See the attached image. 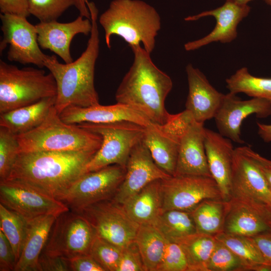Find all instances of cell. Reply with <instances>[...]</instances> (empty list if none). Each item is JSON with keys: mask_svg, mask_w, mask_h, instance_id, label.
<instances>
[{"mask_svg": "<svg viewBox=\"0 0 271 271\" xmlns=\"http://www.w3.org/2000/svg\"><path fill=\"white\" fill-rule=\"evenodd\" d=\"M96 152L20 153L7 179L27 185L60 200L83 174L85 166Z\"/></svg>", "mask_w": 271, "mask_h": 271, "instance_id": "6da1fadb", "label": "cell"}, {"mask_svg": "<svg viewBox=\"0 0 271 271\" xmlns=\"http://www.w3.org/2000/svg\"><path fill=\"white\" fill-rule=\"evenodd\" d=\"M88 8L92 29L85 51L69 63H60L55 55H47L44 61V67L56 81L57 95L54 107L59 114L70 106L86 107L99 104L94 86L95 67L100 44L98 11L92 2L88 3Z\"/></svg>", "mask_w": 271, "mask_h": 271, "instance_id": "7a4b0ae2", "label": "cell"}, {"mask_svg": "<svg viewBox=\"0 0 271 271\" xmlns=\"http://www.w3.org/2000/svg\"><path fill=\"white\" fill-rule=\"evenodd\" d=\"M130 48L133 61L116 90V103L128 105L152 122L163 125L170 115L165 101L172 89V80L156 66L151 54L141 45Z\"/></svg>", "mask_w": 271, "mask_h": 271, "instance_id": "3957f363", "label": "cell"}, {"mask_svg": "<svg viewBox=\"0 0 271 271\" xmlns=\"http://www.w3.org/2000/svg\"><path fill=\"white\" fill-rule=\"evenodd\" d=\"M98 21L104 30L108 48L111 36L117 35L130 47L142 43L150 54L155 47L156 37L161 28L157 11L142 0H113Z\"/></svg>", "mask_w": 271, "mask_h": 271, "instance_id": "277c9868", "label": "cell"}, {"mask_svg": "<svg viewBox=\"0 0 271 271\" xmlns=\"http://www.w3.org/2000/svg\"><path fill=\"white\" fill-rule=\"evenodd\" d=\"M19 153L39 151H95L102 139L96 133L61 119L53 106L44 121L26 133L16 135Z\"/></svg>", "mask_w": 271, "mask_h": 271, "instance_id": "5b68a950", "label": "cell"}, {"mask_svg": "<svg viewBox=\"0 0 271 271\" xmlns=\"http://www.w3.org/2000/svg\"><path fill=\"white\" fill-rule=\"evenodd\" d=\"M56 95L50 72L30 67L20 69L0 60V114Z\"/></svg>", "mask_w": 271, "mask_h": 271, "instance_id": "8992f818", "label": "cell"}, {"mask_svg": "<svg viewBox=\"0 0 271 271\" xmlns=\"http://www.w3.org/2000/svg\"><path fill=\"white\" fill-rule=\"evenodd\" d=\"M78 125L99 134L102 139L100 148L85 166L83 174L114 164L125 168L131 150L142 141L145 129V126L125 120Z\"/></svg>", "mask_w": 271, "mask_h": 271, "instance_id": "52a82bcc", "label": "cell"}, {"mask_svg": "<svg viewBox=\"0 0 271 271\" xmlns=\"http://www.w3.org/2000/svg\"><path fill=\"white\" fill-rule=\"evenodd\" d=\"M96 235L84 216L69 209L56 217L42 252L68 259L89 254Z\"/></svg>", "mask_w": 271, "mask_h": 271, "instance_id": "ba28073f", "label": "cell"}, {"mask_svg": "<svg viewBox=\"0 0 271 271\" xmlns=\"http://www.w3.org/2000/svg\"><path fill=\"white\" fill-rule=\"evenodd\" d=\"M125 167L111 165L80 176L60 201L77 212L92 204L110 200L122 182Z\"/></svg>", "mask_w": 271, "mask_h": 271, "instance_id": "9c48e42d", "label": "cell"}, {"mask_svg": "<svg viewBox=\"0 0 271 271\" xmlns=\"http://www.w3.org/2000/svg\"><path fill=\"white\" fill-rule=\"evenodd\" d=\"M161 185L162 211L171 209L190 211L204 200L223 199L217 183L211 176H170L162 179Z\"/></svg>", "mask_w": 271, "mask_h": 271, "instance_id": "30bf717a", "label": "cell"}, {"mask_svg": "<svg viewBox=\"0 0 271 271\" xmlns=\"http://www.w3.org/2000/svg\"><path fill=\"white\" fill-rule=\"evenodd\" d=\"M1 30L3 34L0 51L9 46L7 59L22 64H34L39 68L44 67L48 55L41 50L38 42L35 25L26 18L1 14Z\"/></svg>", "mask_w": 271, "mask_h": 271, "instance_id": "8fae6325", "label": "cell"}, {"mask_svg": "<svg viewBox=\"0 0 271 271\" xmlns=\"http://www.w3.org/2000/svg\"><path fill=\"white\" fill-rule=\"evenodd\" d=\"M106 200L77 211L94 228L97 235L123 249L135 240L140 225L131 220L122 206Z\"/></svg>", "mask_w": 271, "mask_h": 271, "instance_id": "7c38bea8", "label": "cell"}, {"mask_svg": "<svg viewBox=\"0 0 271 271\" xmlns=\"http://www.w3.org/2000/svg\"><path fill=\"white\" fill-rule=\"evenodd\" d=\"M0 203L28 220L43 215L57 217L69 210L62 201L8 179L0 181Z\"/></svg>", "mask_w": 271, "mask_h": 271, "instance_id": "4fadbf2b", "label": "cell"}, {"mask_svg": "<svg viewBox=\"0 0 271 271\" xmlns=\"http://www.w3.org/2000/svg\"><path fill=\"white\" fill-rule=\"evenodd\" d=\"M231 198L266 205L271 203V190L258 166L247 152L246 146L235 148Z\"/></svg>", "mask_w": 271, "mask_h": 271, "instance_id": "5bb4252c", "label": "cell"}, {"mask_svg": "<svg viewBox=\"0 0 271 271\" xmlns=\"http://www.w3.org/2000/svg\"><path fill=\"white\" fill-rule=\"evenodd\" d=\"M252 114L258 118L271 115V102L259 98L243 100L229 92L224 94L214 118L219 133L242 144L244 142L241 138V124L244 119Z\"/></svg>", "mask_w": 271, "mask_h": 271, "instance_id": "9a60e30c", "label": "cell"}, {"mask_svg": "<svg viewBox=\"0 0 271 271\" xmlns=\"http://www.w3.org/2000/svg\"><path fill=\"white\" fill-rule=\"evenodd\" d=\"M125 169L124 179L111 200L120 205L150 183L172 176L156 164L142 141L131 150Z\"/></svg>", "mask_w": 271, "mask_h": 271, "instance_id": "2e32d148", "label": "cell"}, {"mask_svg": "<svg viewBox=\"0 0 271 271\" xmlns=\"http://www.w3.org/2000/svg\"><path fill=\"white\" fill-rule=\"evenodd\" d=\"M250 9L248 5H239L225 1L223 5L216 9L186 17L184 19L186 21H194L211 16L215 18L216 23L212 31L205 37L185 43V50H197L213 42L227 43L232 42L237 38L238 25L248 15Z\"/></svg>", "mask_w": 271, "mask_h": 271, "instance_id": "e0dca14e", "label": "cell"}, {"mask_svg": "<svg viewBox=\"0 0 271 271\" xmlns=\"http://www.w3.org/2000/svg\"><path fill=\"white\" fill-rule=\"evenodd\" d=\"M269 231L271 216L267 205L235 198L228 201L223 232L250 237Z\"/></svg>", "mask_w": 271, "mask_h": 271, "instance_id": "ac0fdd59", "label": "cell"}, {"mask_svg": "<svg viewBox=\"0 0 271 271\" xmlns=\"http://www.w3.org/2000/svg\"><path fill=\"white\" fill-rule=\"evenodd\" d=\"M35 26L40 48L54 52L65 63L73 61L70 53V45L73 38L79 34L87 36L92 29L91 20L80 15L68 23H60L57 21L40 22Z\"/></svg>", "mask_w": 271, "mask_h": 271, "instance_id": "d6986e66", "label": "cell"}, {"mask_svg": "<svg viewBox=\"0 0 271 271\" xmlns=\"http://www.w3.org/2000/svg\"><path fill=\"white\" fill-rule=\"evenodd\" d=\"M186 71L188 84L186 109L191 113L196 121L204 123L215 117L224 94L217 90L192 64L187 65Z\"/></svg>", "mask_w": 271, "mask_h": 271, "instance_id": "ffe728a7", "label": "cell"}, {"mask_svg": "<svg viewBox=\"0 0 271 271\" xmlns=\"http://www.w3.org/2000/svg\"><path fill=\"white\" fill-rule=\"evenodd\" d=\"M231 140L205 128L204 146L210 172L223 199L231 198V179L235 148Z\"/></svg>", "mask_w": 271, "mask_h": 271, "instance_id": "44dd1931", "label": "cell"}, {"mask_svg": "<svg viewBox=\"0 0 271 271\" xmlns=\"http://www.w3.org/2000/svg\"><path fill=\"white\" fill-rule=\"evenodd\" d=\"M60 115L64 122L75 124L83 122L109 123L125 120L147 126L152 122L139 111L118 103L110 105L98 104L86 107L70 106L64 109Z\"/></svg>", "mask_w": 271, "mask_h": 271, "instance_id": "7402d4cb", "label": "cell"}, {"mask_svg": "<svg viewBox=\"0 0 271 271\" xmlns=\"http://www.w3.org/2000/svg\"><path fill=\"white\" fill-rule=\"evenodd\" d=\"M205 129L204 123L195 120L181 137L174 176L212 177L204 146Z\"/></svg>", "mask_w": 271, "mask_h": 271, "instance_id": "603a6c76", "label": "cell"}, {"mask_svg": "<svg viewBox=\"0 0 271 271\" xmlns=\"http://www.w3.org/2000/svg\"><path fill=\"white\" fill-rule=\"evenodd\" d=\"M56 217L54 215H48L28 220L23 250L15 271H40L39 257L45 247Z\"/></svg>", "mask_w": 271, "mask_h": 271, "instance_id": "cb8c5ba5", "label": "cell"}, {"mask_svg": "<svg viewBox=\"0 0 271 271\" xmlns=\"http://www.w3.org/2000/svg\"><path fill=\"white\" fill-rule=\"evenodd\" d=\"M180 139L164 131L153 122L145 126L142 142L156 164L170 176L176 171Z\"/></svg>", "mask_w": 271, "mask_h": 271, "instance_id": "d4e9b609", "label": "cell"}, {"mask_svg": "<svg viewBox=\"0 0 271 271\" xmlns=\"http://www.w3.org/2000/svg\"><path fill=\"white\" fill-rule=\"evenodd\" d=\"M161 180L150 183L121 205L127 215L139 225H153L162 212Z\"/></svg>", "mask_w": 271, "mask_h": 271, "instance_id": "484cf974", "label": "cell"}, {"mask_svg": "<svg viewBox=\"0 0 271 271\" xmlns=\"http://www.w3.org/2000/svg\"><path fill=\"white\" fill-rule=\"evenodd\" d=\"M56 96L0 114V126L16 135L26 133L40 125L54 106Z\"/></svg>", "mask_w": 271, "mask_h": 271, "instance_id": "4316f807", "label": "cell"}, {"mask_svg": "<svg viewBox=\"0 0 271 271\" xmlns=\"http://www.w3.org/2000/svg\"><path fill=\"white\" fill-rule=\"evenodd\" d=\"M228 201L206 199L190 212L197 233L215 235L223 231Z\"/></svg>", "mask_w": 271, "mask_h": 271, "instance_id": "83f0119b", "label": "cell"}, {"mask_svg": "<svg viewBox=\"0 0 271 271\" xmlns=\"http://www.w3.org/2000/svg\"><path fill=\"white\" fill-rule=\"evenodd\" d=\"M145 271H158L168 240L152 224L140 225L136 238Z\"/></svg>", "mask_w": 271, "mask_h": 271, "instance_id": "f1b7e54d", "label": "cell"}, {"mask_svg": "<svg viewBox=\"0 0 271 271\" xmlns=\"http://www.w3.org/2000/svg\"><path fill=\"white\" fill-rule=\"evenodd\" d=\"M153 225L168 241L176 243L197 232L190 212L184 210L163 211Z\"/></svg>", "mask_w": 271, "mask_h": 271, "instance_id": "f546056e", "label": "cell"}, {"mask_svg": "<svg viewBox=\"0 0 271 271\" xmlns=\"http://www.w3.org/2000/svg\"><path fill=\"white\" fill-rule=\"evenodd\" d=\"M216 243L214 235L197 232L177 243L185 254L188 271H207V264Z\"/></svg>", "mask_w": 271, "mask_h": 271, "instance_id": "4dcf8cb0", "label": "cell"}, {"mask_svg": "<svg viewBox=\"0 0 271 271\" xmlns=\"http://www.w3.org/2000/svg\"><path fill=\"white\" fill-rule=\"evenodd\" d=\"M226 83L230 93H243L252 98H262L271 102V78L254 76L246 67L237 70L226 79Z\"/></svg>", "mask_w": 271, "mask_h": 271, "instance_id": "1f68e13d", "label": "cell"}, {"mask_svg": "<svg viewBox=\"0 0 271 271\" xmlns=\"http://www.w3.org/2000/svg\"><path fill=\"white\" fill-rule=\"evenodd\" d=\"M28 225V219L0 203V230L11 243L17 262L23 250Z\"/></svg>", "mask_w": 271, "mask_h": 271, "instance_id": "d6a6232c", "label": "cell"}, {"mask_svg": "<svg viewBox=\"0 0 271 271\" xmlns=\"http://www.w3.org/2000/svg\"><path fill=\"white\" fill-rule=\"evenodd\" d=\"M215 238L230 248L244 263L247 270H254L257 266L266 264L258 249L248 237L223 232Z\"/></svg>", "mask_w": 271, "mask_h": 271, "instance_id": "836d02e7", "label": "cell"}, {"mask_svg": "<svg viewBox=\"0 0 271 271\" xmlns=\"http://www.w3.org/2000/svg\"><path fill=\"white\" fill-rule=\"evenodd\" d=\"M245 271L242 261L226 245L216 239L207 264V271Z\"/></svg>", "mask_w": 271, "mask_h": 271, "instance_id": "e575fe53", "label": "cell"}, {"mask_svg": "<svg viewBox=\"0 0 271 271\" xmlns=\"http://www.w3.org/2000/svg\"><path fill=\"white\" fill-rule=\"evenodd\" d=\"M122 249L96 235L89 254L105 271H117Z\"/></svg>", "mask_w": 271, "mask_h": 271, "instance_id": "d590c367", "label": "cell"}, {"mask_svg": "<svg viewBox=\"0 0 271 271\" xmlns=\"http://www.w3.org/2000/svg\"><path fill=\"white\" fill-rule=\"evenodd\" d=\"M29 12L40 22L57 21L75 0H28Z\"/></svg>", "mask_w": 271, "mask_h": 271, "instance_id": "8d00e7d4", "label": "cell"}, {"mask_svg": "<svg viewBox=\"0 0 271 271\" xmlns=\"http://www.w3.org/2000/svg\"><path fill=\"white\" fill-rule=\"evenodd\" d=\"M19 154L16 134L0 126V181L9 177Z\"/></svg>", "mask_w": 271, "mask_h": 271, "instance_id": "74e56055", "label": "cell"}, {"mask_svg": "<svg viewBox=\"0 0 271 271\" xmlns=\"http://www.w3.org/2000/svg\"><path fill=\"white\" fill-rule=\"evenodd\" d=\"M158 271H188L185 254L178 243L168 241Z\"/></svg>", "mask_w": 271, "mask_h": 271, "instance_id": "f35d334b", "label": "cell"}, {"mask_svg": "<svg viewBox=\"0 0 271 271\" xmlns=\"http://www.w3.org/2000/svg\"><path fill=\"white\" fill-rule=\"evenodd\" d=\"M117 271H145L142 256L135 240L122 249Z\"/></svg>", "mask_w": 271, "mask_h": 271, "instance_id": "ab89813d", "label": "cell"}, {"mask_svg": "<svg viewBox=\"0 0 271 271\" xmlns=\"http://www.w3.org/2000/svg\"><path fill=\"white\" fill-rule=\"evenodd\" d=\"M195 119L191 113L187 109L175 114H170L162 129L168 133L181 139Z\"/></svg>", "mask_w": 271, "mask_h": 271, "instance_id": "60d3db41", "label": "cell"}, {"mask_svg": "<svg viewBox=\"0 0 271 271\" xmlns=\"http://www.w3.org/2000/svg\"><path fill=\"white\" fill-rule=\"evenodd\" d=\"M17 260L13 248L0 230V270L15 271Z\"/></svg>", "mask_w": 271, "mask_h": 271, "instance_id": "b9f144b4", "label": "cell"}, {"mask_svg": "<svg viewBox=\"0 0 271 271\" xmlns=\"http://www.w3.org/2000/svg\"><path fill=\"white\" fill-rule=\"evenodd\" d=\"M40 271H69L68 259L42 252L39 259Z\"/></svg>", "mask_w": 271, "mask_h": 271, "instance_id": "7bdbcfd3", "label": "cell"}, {"mask_svg": "<svg viewBox=\"0 0 271 271\" xmlns=\"http://www.w3.org/2000/svg\"><path fill=\"white\" fill-rule=\"evenodd\" d=\"M0 11L26 18L30 15L28 0H0Z\"/></svg>", "mask_w": 271, "mask_h": 271, "instance_id": "ee69618b", "label": "cell"}, {"mask_svg": "<svg viewBox=\"0 0 271 271\" xmlns=\"http://www.w3.org/2000/svg\"><path fill=\"white\" fill-rule=\"evenodd\" d=\"M68 261L71 271H105L90 254L78 255Z\"/></svg>", "mask_w": 271, "mask_h": 271, "instance_id": "f6af8a7d", "label": "cell"}, {"mask_svg": "<svg viewBox=\"0 0 271 271\" xmlns=\"http://www.w3.org/2000/svg\"><path fill=\"white\" fill-rule=\"evenodd\" d=\"M248 237L256 246L266 263L271 265V231Z\"/></svg>", "mask_w": 271, "mask_h": 271, "instance_id": "bcb514c9", "label": "cell"}, {"mask_svg": "<svg viewBox=\"0 0 271 271\" xmlns=\"http://www.w3.org/2000/svg\"><path fill=\"white\" fill-rule=\"evenodd\" d=\"M249 155L255 161L263 174L267 185L271 190V164L270 160L262 157L253 151L249 146H246Z\"/></svg>", "mask_w": 271, "mask_h": 271, "instance_id": "7dc6e473", "label": "cell"}, {"mask_svg": "<svg viewBox=\"0 0 271 271\" xmlns=\"http://www.w3.org/2000/svg\"><path fill=\"white\" fill-rule=\"evenodd\" d=\"M258 134L266 143L271 142V124H264L257 122Z\"/></svg>", "mask_w": 271, "mask_h": 271, "instance_id": "c3c4849f", "label": "cell"}, {"mask_svg": "<svg viewBox=\"0 0 271 271\" xmlns=\"http://www.w3.org/2000/svg\"><path fill=\"white\" fill-rule=\"evenodd\" d=\"M88 0H75V6L79 12L80 16L90 19V14L87 7Z\"/></svg>", "mask_w": 271, "mask_h": 271, "instance_id": "681fc988", "label": "cell"}, {"mask_svg": "<svg viewBox=\"0 0 271 271\" xmlns=\"http://www.w3.org/2000/svg\"><path fill=\"white\" fill-rule=\"evenodd\" d=\"M225 1L232 2L239 5H248V3L252 0H225Z\"/></svg>", "mask_w": 271, "mask_h": 271, "instance_id": "f907efd6", "label": "cell"}, {"mask_svg": "<svg viewBox=\"0 0 271 271\" xmlns=\"http://www.w3.org/2000/svg\"><path fill=\"white\" fill-rule=\"evenodd\" d=\"M265 3L271 6V0H262Z\"/></svg>", "mask_w": 271, "mask_h": 271, "instance_id": "816d5d0a", "label": "cell"}, {"mask_svg": "<svg viewBox=\"0 0 271 271\" xmlns=\"http://www.w3.org/2000/svg\"><path fill=\"white\" fill-rule=\"evenodd\" d=\"M267 206L271 216V203L269 205H267Z\"/></svg>", "mask_w": 271, "mask_h": 271, "instance_id": "f5cc1de1", "label": "cell"}, {"mask_svg": "<svg viewBox=\"0 0 271 271\" xmlns=\"http://www.w3.org/2000/svg\"><path fill=\"white\" fill-rule=\"evenodd\" d=\"M270 164H271V161H270Z\"/></svg>", "mask_w": 271, "mask_h": 271, "instance_id": "db71d44e", "label": "cell"}]
</instances>
